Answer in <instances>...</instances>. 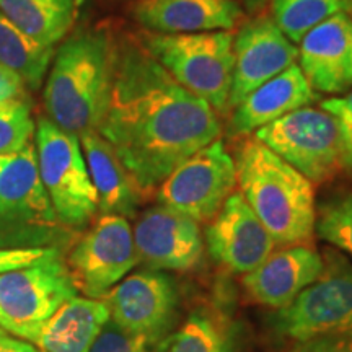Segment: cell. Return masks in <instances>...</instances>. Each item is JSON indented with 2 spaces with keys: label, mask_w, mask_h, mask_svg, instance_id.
<instances>
[{
  "label": "cell",
  "mask_w": 352,
  "mask_h": 352,
  "mask_svg": "<svg viewBox=\"0 0 352 352\" xmlns=\"http://www.w3.org/2000/svg\"><path fill=\"white\" fill-rule=\"evenodd\" d=\"M0 352H43V351H39L36 346L32 344V342L13 340L12 336H8L7 333H3L0 334Z\"/></svg>",
  "instance_id": "obj_33"
},
{
  "label": "cell",
  "mask_w": 352,
  "mask_h": 352,
  "mask_svg": "<svg viewBox=\"0 0 352 352\" xmlns=\"http://www.w3.org/2000/svg\"><path fill=\"white\" fill-rule=\"evenodd\" d=\"M298 67L316 94L342 95L352 87V15L338 13L298 43Z\"/></svg>",
  "instance_id": "obj_16"
},
{
  "label": "cell",
  "mask_w": 352,
  "mask_h": 352,
  "mask_svg": "<svg viewBox=\"0 0 352 352\" xmlns=\"http://www.w3.org/2000/svg\"><path fill=\"white\" fill-rule=\"evenodd\" d=\"M323 259L318 279L267 316L276 336L302 342L324 334L352 333V263L336 252H327Z\"/></svg>",
  "instance_id": "obj_8"
},
{
  "label": "cell",
  "mask_w": 352,
  "mask_h": 352,
  "mask_svg": "<svg viewBox=\"0 0 352 352\" xmlns=\"http://www.w3.org/2000/svg\"><path fill=\"white\" fill-rule=\"evenodd\" d=\"M77 296L59 248L38 263L0 274V329L34 344L43 324Z\"/></svg>",
  "instance_id": "obj_7"
},
{
  "label": "cell",
  "mask_w": 352,
  "mask_h": 352,
  "mask_svg": "<svg viewBox=\"0 0 352 352\" xmlns=\"http://www.w3.org/2000/svg\"><path fill=\"white\" fill-rule=\"evenodd\" d=\"M236 2V0H235ZM239 2L243 6L246 10L252 13H259L267 3V0H239Z\"/></svg>",
  "instance_id": "obj_34"
},
{
  "label": "cell",
  "mask_w": 352,
  "mask_h": 352,
  "mask_svg": "<svg viewBox=\"0 0 352 352\" xmlns=\"http://www.w3.org/2000/svg\"><path fill=\"white\" fill-rule=\"evenodd\" d=\"M132 235L139 263L153 271H191L204 256L199 223L166 206L144 210Z\"/></svg>",
  "instance_id": "obj_14"
},
{
  "label": "cell",
  "mask_w": 352,
  "mask_h": 352,
  "mask_svg": "<svg viewBox=\"0 0 352 352\" xmlns=\"http://www.w3.org/2000/svg\"><path fill=\"white\" fill-rule=\"evenodd\" d=\"M240 195L276 245H308L315 236V184L256 139L233 158Z\"/></svg>",
  "instance_id": "obj_3"
},
{
  "label": "cell",
  "mask_w": 352,
  "mask_h": 352,
  "mask_svg": "<svg viewBox=\"0 0 352 352\" xmlns=\"http://www.w3.org/2000/svg\"><path fill=\"white\" fill-rule=\"evenodd\" d=\"M109 320L103 300L76 296L43 324L34 344L43 352H88Z\"/></svg>",
  "instance_id": "obj_21"
},
{
  "label": "cell",
  "mask_w": 352,
  "mask_h": 352,
  "mask_svg": "<svg viewBox=\"0 0 352 352\" xmlns=\"http://www.w3.org/2000/svg\"><path fill=\"white\" fill-rule=\"evenodd\" d=\"M292 352H352V333L324 334L297 342Z\"/></svg>",
  "instance_id": "obj_30"
},
{
  "label": "cell",
  "mask_w": 352,
  "mask_h": 352,
  "mask_svg": "<svg viewBox=\"0 0 352 352\" xmlns=\"http://www.w3.org/2000/svg\"><path fill=\"white\" fill-rule=\"evenodd\" d=\"M26 100V87L15 72L0 67V104Z\"/></svg>",
  "instance_id": "obj_32"
},
{
  "label": "cell",
  "mask_w": 352,
  "mask_h": 352,
  "mask_svg": "<svg viewBox=\"0 0 352 352\" xmlns=\"http://www.w3.org/2000/svg\"><path fill=\"white\" fill-rule=\"evenodd\" d=\"M50 248H25V250H8L0 248V274L7 271L21 270L38 263Z\"/></svg>",
  "instance_id": "obj_31"
},
{
  "label": "cell",
  "mask_w": 352,
  "mask_h": 352,
  "mask_svg": "<svg viewBox=\"0 0 352 352\" xmlns=\"http://www.w3.org/2000/svg\"><path fill=\"white\" fill-rule=\"evenodd\" d=\"M315 233L352 258V195H340L316 209Z\"/></svg>",
  "instance_id": "obj_26"
},
{
  "label": "cell",
  "mask_w": 352,
  "mask_h": 352,
  "mask_svg": "<svg viewBox=\"0 0 352 352\" xmlns=\"http://www.w3.org/2000/svg\"><path fill=\"white\" fill-rule=\"evenodd\" d=\"M101 300L107 303L111 321L152 346L168 336L179 314L176 283L160 271L124 277Z\"/></svg>",
  "instance_id": "obj_12"
},
{
  "label": "cell",
  "mask_w": 352,
  "mask_h": 352,
  "mask_svg": "<svg viewBox=\"0 0 352 352\" xmlns=\"http://www.w3.org/2000/svg\"><path fill=\"white\" fill-rule=\"evenodd\" d=\"M320 96L303 76L298 64L263 83L233 108L227 134L243 138L296 109L310 107Z\"/></svg>",
  "instance_id": "obj_19"
},
{
  "label": "cell",
  "mask_w": 352,
  "mask_h": 352,
  "mask_svg": "<svg viewBox=\"0 0 352 352\" xmlns=\"http://www.w3.org/2000/svg\"><path fill=\"white\" fill-rule=\"evenodd\" d=\"M78 139L91 183L98 195L100 212L122 215L126 219L134 217L144 195L111 144L98 131L83 132Z\"/></svg>",
  "instance_id": "obj_20"
},
{
  "label": "cell",
  "mask_w": 352,
  "mask_h": 352,
  "mask_svg": "<svg viewBox=\"0 0 352 352\" xmlns=\"http://www.w3.org/2000/svg\"><path fill=\"white\" fill-rule=\"evenodd\" d=\"M98 132L142 195L222 134L219 114L179 85L138 39L118 43L109 108Z\"/></svg>",
  "instance_id": "obj_1"
},
{
  "label": "cell",
  "mask_w": 352,
  "mask_h": 352,
  "mask_svg": "<svg viewBox=\"0 0 352 352\" xmlns=\"http://www.w3.org/2000/svg\"><path fill=\"white\" fill-rule=\"evenodd\" d=\"M254 139L314 184L327 183L342 168L340 131L321 108L296 109L258 129Z\"/></svg>",
  "instance_id": "obj_9"
},
{
  "label": "cell",
  "mask_w": 352,
  "mask_h": 352,
  "mask_svg": "<svg viewBox=\"0 0 352 352\" xmlns=\"http://www.w3.org/2000/svg\"><path fill=\"white\" fill-rule=\"evenodd\" d=\"M153 347L155 346L124 331L109 320L88 352H153Z\"/></svg>",
  "instance_id": "obj_29"
},
{
  "label": "cell",
  "mask_w": 352,
  "mask_h": 352,
  "mask_svg": "<svg viewBox=\"0 0 352 352\" xmlns=\"http://www.w3.org/2000/svg\"><path fill=\"white\" fill-rule=\"evenodd\" d=\"M210 258L233 274H248L274 252L276 241L240 192L226 201L206 228Z\"/></svg>",
  "instance_id": "obj_15"
},
{
  "label": "cell",
  "mask_w": 352,
  "mask_h": 352,
  "mask_svg": "<svg viewBox=\"0 0 352 352\" xmlns=\"http://www.w3.org/2000/svg\"><path fill=\"white\" fill-rule=\"evenodd\" d=\"M78 0H0V12L39 46L54 50L69 36Z\"/></svg>",
  "instance_id": "obj_23"
},
{
  "label": "cell",
  "mask_w": 352,
  "mask_h": 352,
  "mask_svg": "<svg viewBox=\"0 0 352 352\" xmlns=\"http://www.w3.org/2000/svg\"><path fill=\"white\" fill-rule=\"evenodd\" d=\"M54 52L34 43L0 12V67L15 72L30 91L43 85Z\"/></svg>",
  "instance_id": "obj_24"
},
{
  "label": "cell",
  "mask_w": 352,
  "mask_h": 352,
  "mask_svg": "<svg viewBox=\"0 0 352 352\" xmlns=\"http://www.w3.org/2000/svg\"><path fill=\"white\" fill-rule=\"evenodd\" d=\"M323 270L324 259L311 243L285 246L245 274L243 287L259 305L277 310L314 284Z\"/></svg>",
  "instance_id": "obj_17"
},
{
  "label": "cell",
  "mask_w": 352,
  "mask_h": 352,
  "mask_svg": "<svg viewBox=\"0 0 352 352\" xmlns=\"http://www.w3.org/2000/svg\"><path fill=\"white\" fill-rule=\"evenodd\" d=\"M160 352H245V336L230 316L209 307L196 308L158 344Z\"/></svg>",
  "instance_id": "obj_22"
},
{
  "label": "cell",
  "mask_w": 352,
  "mask_h": 352,
  "mask_svg": "<svg viewBox=\"0 0 352 352\" xmlns=\"http://www.w3.org/2000/svg\"><path fill=\"white\" fill-rule=\"evenodd\" d=\"M118 41L104 26H85L60 43L47 70V120L70 134L98 131L109 108Z\"/></svg>",
  "instance_id": "obj_2"
},
{
  "label": "cell",
  "mask_w": 352,
  "mask_h": 352,
  "mask_svg": "<svg viewBox=\"0 0 352 352\" xmlns=\"http://www.w3.org/2000/svg\"><path fill=\"white\" fill-rule=\"evenodd\" d=\"M138 41L179 85L228 113L233 74V32L142 33Z\"/></svg>",
  "instance_id": "obj_4"
},
{
  "label": "cell",
  "mask_w": 352,
  "mask_h": 352,
  "mask_svg": "<svg viewBox=\"0 0 352 352\" xmlns=\"http://www.w3.org/2000/svg\"><path fill=\"white\" fill-rule=\"evenodd\" d=\"M298 47L271 16L258 15L233 33V74L228 111L252 91L297 64Z\"/></svg>",
  "instance_id": "obj_13"
},
{
  "label": "cell",
  "mask_w": 352,
  "mask_h": 352,
  "mask_svg": "<svg viewBox=\"0 0 352 352\" xmlns=\"http://www.w3.org/2000/svg\"><path fill=\"white\" fill-rule=\"evenodd\" d=\"M235 188V162L217 139L171 171L157 188V199L158 204L178 210L197 223L209 222Z\"/></svg>",
  "instance_id": "obj_10"
},
{
  "label": "cell",
  "mask_w": 352,
  "mask_h": 352,
  "mask_svg": "<svg viewBox=\"0 0 352 352\" xmlns=\"http://www.w3.org/2000/svg\"><path fill=\"white\" fill-rule=\"evenodd\" d=\"M6 160H7V157H0V168H2L3 164H6Z\"/></svg>",
  "instance_id": "obj_35"
},
{
  "label": "cell",
  "mask_w": 352,
  "mask_h": 352,
  "mask_svg": "<svg viewBox=\"0 0 352 352\" xmlns=\"http://www.w3.org/2000/svg\"><path fill=\"white\" fill-rule=\"evenodd\" d=\"M67 232L39 178L33 140L0 168V248H59Z\"/></svg>",
  "instance_id": "obj_5"
},
{
  "label": "cell",
  "mask_w": 352,
  "mask_h": 352,
  "mask_svg": "<svg viewBox=\"0 0 352 352\" xmlns=\"http://www.w3.org/2000/svg\"><path fill=\"white\" fill-rule=\"evenodd\" d=\"M132 16L147 32L188 34L233 32L243 10L235 0H138Z\"/></svg>",
  "instance_id": "obj_18"
},
{
  "label": "cell",
  "mask_w": 352,
  "mask_h": 352,
  "mask_svg": "<svg viewBox=\"0 0 352 352\" xmlns=\"http://www.w3.org/2000/svg\"><path fill=\"white\" fill-rule=\"evenodd\" d=\"M351 13L352 0H271V19L294 44L338 13Z\"/></svg>",
  "instance_id": "obj_25"
},
{
  "label": "cell",
  "mask_w": 352,
  "mask_h": 352,
  "mask_svg": "<svg viewBox=\"0 0 352 352\" xmlns=\"http://www.w3.org/2000/svg\"><path fill=\"white\" fill-rule=\"evenodd\" d=\"M36 122L26 100L0 104V157H10L33 142Z\"/></svg>",
  "instance_id": "obj_27"
},
{
  "label": "cell",
  "mask_w": 352,
  "mask_h": 352,
  "mask_svg": "<svg viewBox=\"0 0 352 352\" xmlns=\"http://www.w3.org/2000/svg\"><path fill=\"white\" fill-rule=\"evenodd\" d=\"M34 148L39 178L59 222L69 230L85 228L100 206L78 135L63 131L47 118H39Z\"/></svg>",
  "instance_id": "obj_6"
},
{
  "label": "cell",
  "mask_w": 352,
  "mask_h": 352,
  "mask_svg": "<svg viewBox=\"0 0 352 352\" xmlns=\"http://www.w3.org/2000/svg\"><path fill=\"white\" fill-rule=\"evenodd\" d=\"M320 108L336 121L341 139L342 168L352 170V87L346 94L323 100Z\"/></svg>",
  "instance_id": "obj_28"
},
{
  "label": "cell",
  "mask_w": 352,
  "mask_h": 352,
  "mask_svg": "<svg viewBox=\"0 0 352 352\" xmlns=\"http://www.w3.org/2000/svg\"><path fill=\"white\" fill-rule=\"evenodd\" d=\"M138 263L129 220L101 214L74 246L65 264L76 289L101 300Z\"/></svg>",
  "instance_id": "obj_11"
},
{
  "label": "cell",
  "mask_w": 352,
  "mask_h": 352,
  "mask_svg": "<svg viewBox=\"0 0 352 352\" xmlns=\"http://www.w3.org/2000/svg\"><path fill=\"white\" fill-rule=\"evenodd\" d=\"M3 333H6V331H2V329H0V334H3Z\"/></svg>",
  "instance_id": "obj_36"
}]
</instances>
